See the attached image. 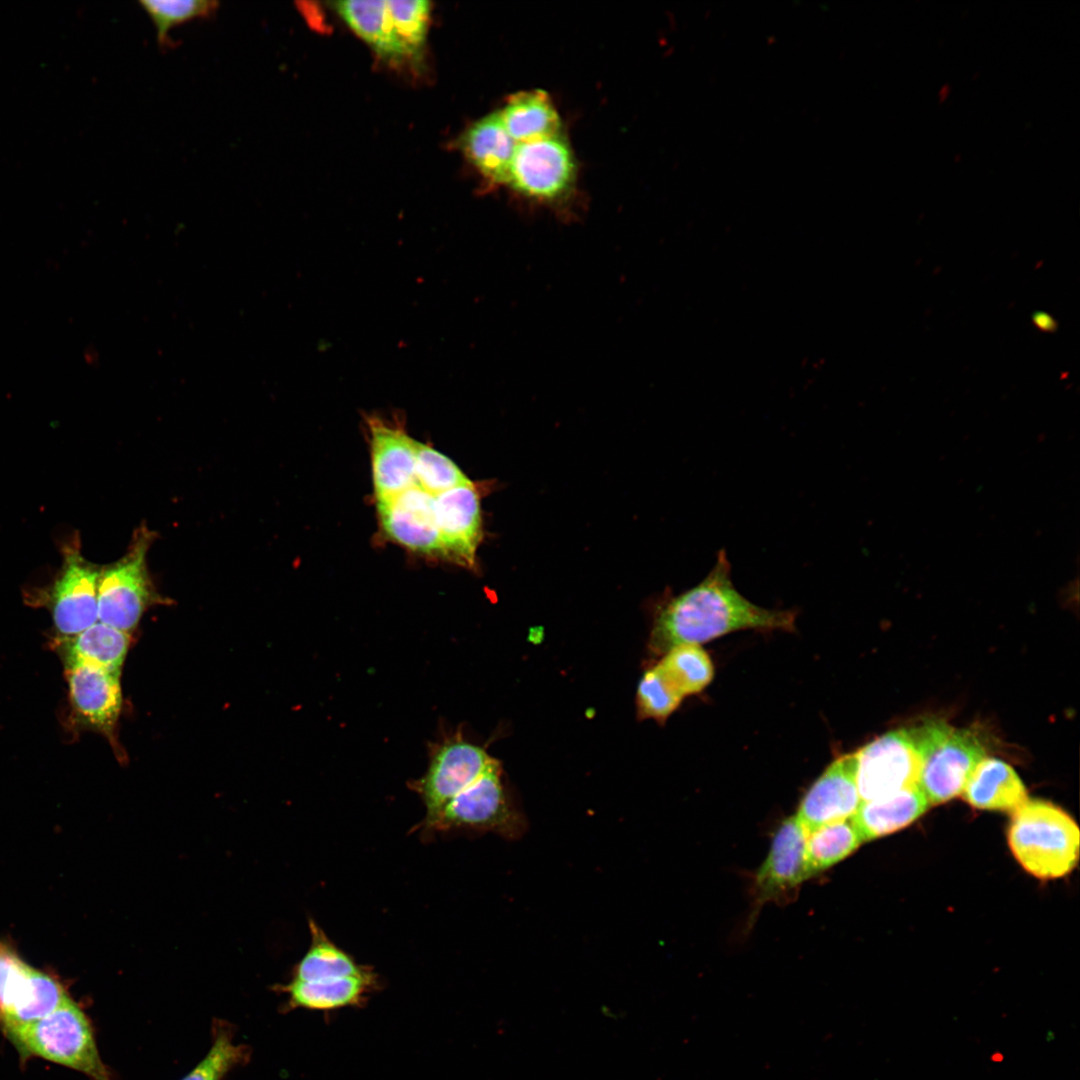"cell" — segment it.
<instances>
[{
  "mask_svg": "<svg viewBox=\"0 0 1080 1080\" xmlns=\"http://www.w3.org/2000/svg\"><path fill=\"white\" fill-rule=\"evenodd\" d=\"M1079 828L1061 808L1027 799L1012 812L1008 829L1010 849L1030 874L1054 879L1068 874L1079 856Z\"/></svg>",
  "mask_w": 1080,
  "mask_h": 1080,
  "instance_id": "obj_3",
  "label": "cell"
},
{
  "mask_svg": "<svg viewBox=\"0 0 1080 1080\" xmlns=\"http://www.w3.org/2000/svg\"><path fill=\"white\" fill-rule=\"evenodd\" d=\"M470 479L448 456L424 443L417 442L415 484L437 495Z\"/></svg>",
  "mask_w": 1080,
  "mask_h": 1080,
  "instance_id": "obj_29",
  "label": "cell"
},
{
  "mask_svg": "<svg viewBox=\"0 0 1080 1080\" xmlns=\"http://www.w3.org/2000/svg\"><path fill=\"white\" fill-rule=\"evenodd\" d=\"M573 174L571 151L556 135L516 145L508 184L531 199L554 202L568 191Z\"/></svg>",
  "mask_w": 1080,
  "mask_h": 1080,
  "instance_id": "obj_9",
  "label": "cell"
},
{
  "mask_svg": "<svg viewBox=\"0 0 1080 1080\" xmlns=\"http://www.w3.org/2000/svg\"><path fill=\"white\" fill-rule=\"evenodd\" d=\"M69 995L54 977L25 963L0 941V1024L23 1025L47 1016Z\"/></svg>",
  "mask_w": 1080,
  "mask_h": 1080,
  "instance_id": "obj_8",
  "label": "cell"
},
{
  "mask_svg": "<svg viewBox=\"0 0 1080 1080\" xmlns=\"http://www.w3.org/2000/svg\"><path fill=\"white\" fill-rule=\"evenodd\" d=\"M100 573L78 550L68 551L53 591V620L61 634L72 637L98 622Z\"/></svg>",
  "mask_w": 1080,
  "mask_h": 1080,
  "instance_id": "obj_16",
  "label": "cell"
},
{
  "mask_svg": "<svg viewBox=\"0 0 1080 1080\" xmlns=\"http://www.w3.org/2000/svg\"><path fill=\"white\" fill-rule=\"evenodd\" d=\"M73 709L89 726L110 734L120 715V674L88 664L66 667Z\"/></svg>",
  "mask_w": 1080,
  "mask_h": 1080,
  "instance_id": "obj_17",
  "label": "cell"
},
{
  "mask_svg": "<svg viewBox=\"0 0 1080 1080\" xmlns=\"http://www.w3.org/2000/svg\"><path fill=\"white\" fill-rule=\"evenodd\" d=\"M663 655L656 665L683 698L701 692L712 681L713 664L700 645H679Z\"/></svg>",
  "mask_w": 1080,
  "mask_h": 1080,
  "instance_id": "obj_27",
  "label": "cell"
},
{
  "mask_svg": "<svg viewBox=\"0 0 1080 1080\" xmlns=\"http://www.w3.org/2000/svg\"><path fill=\"white\" fill-rule=\"evenodd\" d=\"M636 700L641 718L664 721L679 707L683 696L655 665L642 675Z\"/></svg>",
  "mask_w": 1080,
  "mask_h": 1080,
  "instance_id": "obj_31",
  "label": "cell"
},
{
  "mask_svg": "<svg viewBox=\"0 0 1080 1080\" xmlns=\"http://www.w3.org/2000/svg\"><path fill=\"white\" fill-rule=\"evenodd\" d=\"M501 774L500 763L494 759L481 776L451 798L431 821L418 828L425 834L472 829L493 832L507 839L519 838L526 824L508 799Z\"/></svg>",
  "mask_w": 1080,
  "mask_h": 1080,
  "instance_id": "obj_6",
  "label": "cell"
},
{
  "mask_svg": "<svg viewBox=\"0 0 1080 1080\" xmlns=\"http://www.w3.org/2000/svg\"><path fill=\"white\" fill-rule=\"evenodd\" d=\"M857 751L832 762L808 790L795 815L807 833L852 818L861 799L857 788Z\"/></svg>",
  "mask_w": 1080,
  "mask_h": 1080,
  "instance_id": "obj_14",
  "label": "cell"
},
{
  "mask_svg": "<svg viewBox=\"0 0 1080 1080\" xmlns=\"http://www.w3.org/2000/svg\"><path fill=\"white\" fill-rule=\"evenodd\" d=\"M953 728L942 719H925L889 731L857 751L861 801L883 798L918 784L922 768Z\"/></svg>",
  "mask_w": 1080,
  "mask_h": 1080,
  "instance_id": "obj_2",
  "label": "cell"
},
{
  "mask_svg": "<svg viewBox=\"0 0 1080 1080\" xmlns=\"http://www.w3.org/2000/svg\"><path fill=\"white\" fill-rule=\"evenodd\" d=\"M985 757L986 747L976 731L953 728L926 760L917 785L930 805L944 803L962 793L972 771Z\"/></svg>",
  "mask_w": 1080,
  "mask_h": 1080,
  "instance_id": "obj_13",
  "label": "cell"
},
{
  "mask_svg": "<svg viewBox=\"0 0 1080 1080\" xmlns=\"http://www.w3.org/2000/svg\"><path fill=\"white\" fill-rule=\"evenodd\" d=\"M862 842L851 818L807 833L805 855L809 877L843 860Z\"/></svg>",
  "mask_w": 1080,
  "mask_h": 1080,
  "instance_id": "obj_26",
  "label": "cell"
},
{
  "mask_svg": "<svg viewBox=\"0 0 1080 1080\" xmlns=\"http://www.w3.org/2000/svg\"><path fill=\"white\" fill-rule=\"evenodd\" d=\"M929 806L925 795L916 785L883 798L861 801L851 821L864 842L906 827L924 814Z\"/></svg>",
  "mask_w": 1080,
  "mask_h": 1080,
  "instance_id": "obj_21",
  "label": "cell"
},
{
  "mask_svg": "<svg viewBox=\"0 0 1080 1080\" xmlns=\"http://www.w3.org/2000/svg\"><path fill=\"white\" fill-rule=\"evenodd\" d=\"M379 985L374 970L360 976L330 980L300 981L291 979L280 985L287 995L289 1008L333 1011L362 1006Z\"/></svg>",
  "mask_w": 1080,
  "mask_h": 1080,
  "instance_id": "obj_18",
  "label": "cell"
},
{
  "mask_svg": "<svg viewBox=\"0 0 1080 1080\" xmlns=\"http://www.w3.org/2000/svg\"><path fill=\"white\" fill-rule=\"evenodd\" d=\"M3 1030L24 1057H41L93 1080H113L101 1060L89 1018L70 997L43 1018Z\"/></svg>",
  "mask_w": 1080,
  "mask_h": 1080,
  "instance_id": "obj_4",
  "label": "cell"
},
{
  "mask_svg": "<svg viewBox=\"0 0 1080 1080\" xmlns=\"http://www.w3.org/2000/svg\"><path fill=\"white\" fill-rule=\"evenodd\" d=\"M156 536L143 523L135 529L124 556L101 570L97 597L99 622L129 633L145 610L159 600L147 565V555Z\"/></svg>",
  "mask_w": 1080,
  "mask_h": 1080,
  "instance_id": "obj_5",
  "label": "cell"
},
{
  "mask_svg": "<svg viewBox=\"0 0 1080 1080\" xmlns=\"http://www.w3.org/2000/svg\"><path fill=\"white\" fill-rule=\"evenodd\" d=\"M443 559L474 569L483 538L480 487L471 480L435 495Z\"/></svg>",
  "mask_w": 1080,
  "mask_h": 1080,
  "instance_id": "obj_10",
  "label": "cell"
},
{
  "mask_svg": "<svg viewBox=\"0 0 1080 1080\" xmlns=\"http://www.w3.org/2000/svg\"><path fill=\"white\" fill-rule=\"evenodd\" d=\"M971 806L993 811L1014 812L1028 798L1026 788L1014 769L997 758L985 757L969 776L962 791Z\"/></svg>",
  "mask_w": 1080,
  "mask_h": 1080,
  "instance_id": "obj_19",
  "label": "cell"
},
{
  "mask_svg": "<svg viewBox=\"0 0 1080 1080\" xmlns=\"http://www.w3.org/2000/svg\"><path fill=\"white\" fill-rule=\"evenodd\" d=\"M376 506L381 528L390 540L412 552L443 558L435 495L414 484Z\"/></svg>",
  "mask_w": 1080,
  "mask_h": 1080,
  "instance_id": "obj_11",
  "label": "cell"
},
{
  "mask_svg": "<svg viewBox=\"0 0 1080 1080\" xmlns=\"http://www.w3.org/2000/svg\"><path fill=\"white\" fill-rule=\"evenodd\" d=\"M493 760L460 730L445 732L430 742L426 771L408 783L425 807L420 825L431 821L451 798L481 776Z\"/></svg>",
  "mask_w": 1080,
  "mask_h": 1080,
  "instance_id": "obj_7",
  "label": "cell"
},
{
  "mask_svg": "<svg viewBox=\"0 0 1080 1080\" xmlns=\"http://www.w3.org/2000/svg\"><path fill=\"white\" fill-rule=\"evenodd\" d=\"M129 643L128 633L98 621L66 642V667L88 664L121 674Z\"/></svg>",
  "mask_w": 1080,
  "mask_h": 1080,
  "instance_id": "obj_25",
  "label": "cell"
},
{
  "mask_svg": "<svg viewBox=\"0 0 1080 1080\" xmlns=\"http://www.w3.org/2000/svg\"><path fill=\"white\" fill-rule=\"evenodd\" d=\"M249 1057V1047L234 1042L231 1026L216 1020L209 1052L182 1080H222L230 1070L247 1063Z\"/></svg>",
  "mask_w": 1080,
  "mask_h": 1080,
  "instance_id": "obj_28",
  "label": "cell"
},
{
  "mask_svg": "<svg viewBox=\"0 0 1080 1080\" xmlns=\"http://www.w3.org/2000/svg\"><path fill=\"white\" fill-rule=\"evenodd\" d=\"M310 945L293 968L292 978L300 981L339 979L364 975L373 969L358 963L336 945L313 920L309 919Z\"/></svg>",
  "mask_w": 1080,
  "mask_h": 1080,
  "instance_id": "obj_24",
  "label": "cell"
},
{
  "mask_svg": "<svg viewBox=\"0 0 1080 1080\" xmlns=\"http://www.w3.org/2000/svg\"><path fill=\"white\" fill-rule=\"evenodd\" d=\"M807 832L797 817L787 818L779 827L767 859L753 886L755 904L784 900L809 878L806 865Z\"/></svg>",
  "mask_w": 1080,
  "mask_h": 1080,
  "instance_id": "obj_15",
  "label": "cell"
},
{
  "mask_svg": "<svg viewBox=\"0 0 1080 1080\" xmlns=\"http://www.w3.org/2000/svg\"><path fill=\"white\" fill-rule=\"evenodd\" d=\"M499 113L516 144L559 135L560 117L543 90L512 95Z\"/></svg>",
  "mask_w": 1080,
  "mask_h": 1080,
  "instance_id": "obj_23",
  "label": "cell"
},
{
  "mask_svg": "<svg viewBox=\"0 0 1080 1080\" xmlns=\"http://www.w3.org/2000/svg\"><path fill=\"white\" fill-rule=\"evenodd\" d=\"M149 15L161 45L168 44L169 31L176 25L194 18L209 17L218 9L219 2L212 0H140Z\"/></svg>",
  "mask_w": 1080,
  "mask_h": 1080,
  "instance_id": "obj_30",
  "label": "cell"
},
{
  "mask_svg": "<svg viewBox=\"0 0 1080 1080\" xmlns=\"http://www.w3.org/2000/svg\"><path fill=\"white\" fill-rule=\"evenodd\" d=\"M795 619L794 610L766 609L745 598L733 584L731 564L722 549L701 582L661 605L650 648L664 654L679 645H700L743 629L792 631Z\"/></svg>",
  "mask_w": 1080,
  "mask_h": 1080,
  "instance_id": "obj_1",
  "label": "cell"
},
{
  "mask_svg": "<svg viewBox=\"0 0 1080 1080\" xmlns=\"http://www.w3.org/2000/svg\"><path fill=\"white\" fill-rule=\"evenodd\" d=\"M376 502L415 484L417 440L399 424L379 415L366 417Z\"/></svg>",
  "mask_w": 1080,
  "mask_h": 1080,
  "instance_id": "obj_12",
  "label": "cell"
},
{
  "mask_svg": "<svg viewBox=\"0 0 1080 1080\" xmlns=\"http://www.w3.org/2000/svg\"><path fill=\"white\" fill-rule=\"evenodd\" d=\"M395 33L407 55H415L423 46L430 15L426 0H386Z\"/></svg>",
  "mask_w": 1080,
  "mask_h": 1080,
  "instance_id": "obj_32",
  "label": "cell"
},
{
  "mask_svg": "<svg viewBox=\"0 0 1080 1080\" xmlns=\"http://www.w3.org/2000/svg\"><path fill=\"white\" fill-rule=\"evenodd\" d=\"M516 142L506 130L499 112L475 122L463 138L464 152L480 173L499 184H508Z\"/></svg>",
  "mask_w": 1080,
  "mask_h": 1080,
  "instance_id": "obj_20",
  "label": "cell"
},
{
  "mask_svg": "<svg viewBox=\"0 0 1080 1080\" xmlns=\"http://www.w3.org/2000/svg\"><path fill=\"white\" fill-rule=\"evenodd\" d=\"M333 6L345 23L376 53L387 59L408 56L398 39L386 0H348Z\"/></svg>",
  "mask_w": 1080,
  "mask_h": 1080,
  "instance_id": "obj_22",
  "label": "cell"
}]
</instances>
